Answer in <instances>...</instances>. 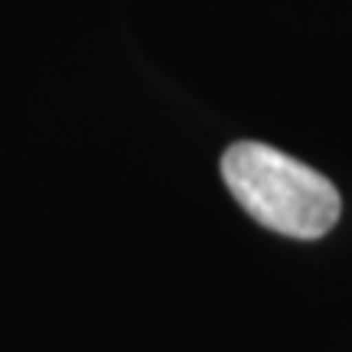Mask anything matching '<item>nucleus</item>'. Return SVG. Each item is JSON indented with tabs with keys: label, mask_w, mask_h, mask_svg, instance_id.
Listing matches in <instances>:
<instances>
[{
	"label": "nucleus",
	"mask_w": 352,
	"mask_h": 352,
	"mask_svg": "<svg viewBox=\"0 0 352 352\" xmlns=\"http://www.w3.org/2000/svg\"><path fill=\"white\" fill-rule=\"evenodd\" d=\"M222 179L254 222L287 239H323L340 222V189L314 166L261 140H239L222 153Z\"/></svg>",
	"instance_id": "f257e3e1"
}]
</instances>
